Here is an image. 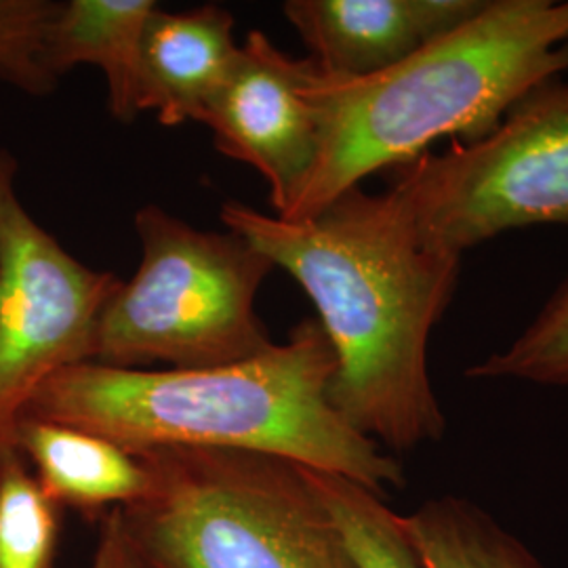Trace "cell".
Returning <instances> with one entry per match:
<instances>
[{
  "label": "cell",
  "instance_id": "6da1fadb",
  "mask_svg": "<svg viewBox=\"0 0 568 568\" xmlns=\"http://www.w3.org/2000/svg\"><path fill=\"white\" fill-rule=\"evenodd\" d=\"M222 222L291 274L316 307L335 354L328 400L347 426L386 453L445 436L427 345L462 257L427 246L392 187H352L305 222L230 201Z\"/></svg>",
  "mask_w": 568,
  "mask_h": 568
},
{
  "label": "cell",
  "instance_id": "7a4b0ae2",
  "mask_svg": "<svg viewBox=\"0 0 568 568\" xmlns=\"http://www.w3.org/2000/svg\"><path fill=\"white\" fill-rule=\"evenodd\" d=\"M335 354L318 321L241 363L121 368L81 363L42 384L21 417L81 427L126 450L222 448L337 474L386 495L400 462L347 426L328 400Z\"/></svg>",
  "mask_w": 568,
  "mask_h": 568
},
{
  "label": "cell",
  "instance_id": "3957f363",
  "mask_svg": "<svg viewBox=\"0 0 568 568\" xmlns=\"http://www.w3.org/2000/svg\"><path fill=\"white\" fill-rule=\"evenodd\" d=\"M318 65V63H316ZM568 72V0H488L462 28L366 79L318 68L310 100L318 159L286 222H305L382 169L440 138H487L511 105Z\"/></svg>",
  "mask_w": 568,
  "mask_h": 568
},
{
  "label": "cell",
  "instance_id": "277c9868",
  "mask_svg": "<svg viewBox=\"0 0 568 568\" xmlns=\"http://www.w3.org/2000/svg\"><path fill=\"white\" fill-rule=\"evenodd\" d=\"M154 490L121 509L148 568H356L304 467L222 448L140 453Z\"/></svg>",
  "mask_w": 568,
  "mask_h": 568
},
{
  "label": "cell",
  "instance_id": "5b68a950",
  "mask_svg": "<svg viewBox=\"0 0 568 568\" xmlns=\"http://www.w3.org/2000/svg\"><path fill=\"white\" fill-rule=\"evenodd\" d=\"M142 260L103 305L93 361L121 368H204L253 358L274 344L257 293L276 270L236 232L185 224L163 206L135 213Z\"/></svg>",
  "mask_w": 568,
  "mask_h": 568
},
{
  "label": "cell",
  "instance_id": "8992f818",
  "mask_svg": "<svg viewBox=\"0 0 568 568\" xmlns=\"http://www.w3.org/2000/svg\"><path fill=\"white\" fill-rule=\"evenodd\" d=\"M394 173L422 241L459 257L514 227L568 222V79L532 89L487 138Z\"/></svg>",
  "mask_w": 568,
  "mask_h": 568
},
{
  "label": "cell",
  "instance_id": "52a82bcc",
  "mask_svg": "<svg viewBox=\"0 0 568 568\" xmlns=\"http://www.w3.org/2000/svg\"><path fill=\"white\" fill-rule=\"evenodd\" d=\"M122 278L70 255L18 194V161L0 148V445L61 368L93 361L95 326Z\"/></svg>",
  "mask_w": 568,
  "mask_h": 568
},
{
  "label": "cell",
  "instance_id": "ba28073f",
  "mask_svg": "<svg viewBox=\"0 0 568 568\" xmlns=\"http://www.w3.org/2000/svg\"><path fill=\"white\" fill-rule=\"evenodd\" d=\"M316 70L312 58L295 60L265 32L251 30L204 112L215 148L267 182L276 217H286L300 201L318 159V121L310 100Z\"/></svg>",
  "mask_w": 568,
  "mask_h": 568
},
{
  "label": "cell",
  "instance_id": "9c48e42d",
  "mask_svg": "<svg viewBox=\"0 0 568 568\" xmlns=\"http://www.w3.org/2000/svg\"><path fill=\"white\" fill-rule=\"evenodd\" d=\"M488 0H288L284 18L326 77L366 79L476 18Z\"/></svg>",
  "mask_w": 568,
  "mask_h": 568
},
{
  "label": "cell",
  "instance_id": "30bf717a",
  "mask_svg": "<svg viewBox=\"0 0 568 568\" xmlns=\"http://www.w3.org/2000/svg\"><path fill=\"white\" fill-rule=\"evenodd\" d=\"M234 26V16L213 2L185 11L156 7L140 49V114L154 112L164 126L203 122L239 58Z\"/></svg>",
  "mask_w": 568,
  "mask_h": 568
},
{
  "label": "cell",
  "instance_id": "8fae6325",
  "mask_svg": "<svg viewBox=\"0 0 568 568\" xmlns=\"http://www.w3.org/2000/svg\"><path fill=\"white\" fill-rule=\"evenodd\" d=\"M16 445L47 497L89 520L142 501L156 485L143 455L81 427L23 415Z\"/></svg>",
  "mask_w": 568,
  "mask_h": 568
},
{
  "label": "cell",
  "instance_id": "7c38bea8",
  "mask_svg": "<svg viewBox=\"0 0 568 568\" xmlns=\"http://www.w3.org/2000/svg\"><path fill=\"white\" fill-rule=\"evenodd\" d=\"M154 0H70L49 23L42 63L60 81L77 65H98L108 84V108L121 122L135 121L143 30Z\"/></svg>",
  "mask_w": 568,
  "mask_h": 568
},
{
  "label": "cell",
  "instance_id": "4fadbf2b",
  "mask_svg": "<svg viewBox=\"0 0 568 568\" xmlns=\"http://www.w3.org/2000/svg\"><path fill=\"white\" fill-rule=\"evenodd\" d=\"M400 525L422 568H546L514 532L466 497H432L400 516Z\"/></svg>",
  "mask_w": 568,
  "mask_h": 568
},
{
  "label": "cell",
  "instance_id": "5bb4252c",
  "mask_svg": "<svg viewBox=\"0 0 568 568\" xmlns=\"http://www.w3.org/2000/svg\"><path fill=\"white\" fill-rule=\"evenodd\" d=\"M63 509L13 443L0 445V568H55Z\"/></svg>",
  "mask_w": 568,
  "mask_h": 568
},
{
  "label": "cell",
  "instance_id": "9a60e30c",
  "mask_svg": "<svg viewBox=\"0 0 568 568\" xmlns=\"http://www.w3.org/2000/svg\"><path fill=\"white\" fill-rule=\"evenodd\" d=\"M305 478L344 535L356 568H422L384 495L347 480L304 467Z\"/></svg>",
  "mask_w": 568,
  "mask_h": 568
},
{
  "label": "cell",
  "instance_id": "2e32d148",
  "mask_svg": "<svg viewBox=\"0 0 568 568\" xmlns=\"http://www.w3.org/2000/svg\"><path fill=\"white\" fill-rule=\"evenodd\" d=\"M466 375L471 379L568 386V278L516 342L467 368Z\"/></svg>",
  "mask_w": 568,
  "mask_h": 568
},
{
  "label": "cell",
  "instance_id": "e0dca14e",
  "mask_svg": "<svg viewBox=\"0 0 568 568\" xmlns=\"http://www.w3.org/2000/svg\"><path fill=\"white\" fill-rule=\"evenodd\" d=\"M60 2L51 0H0V81L26 95L44 98L58 82L42 63L49 23Z\"/></svg>",
  "mask_w": 568,
  "mask_h": 568
},
{
  "label": "cell",
  "instance_id": "ac0fdd59",
  "mask_svg": "<svg viewBox=\"0 0 568 568\" xmlns=\"http://www.w3.org/2000/svg\"><path fill=\"white\" fill-rule=\"evenodd\" d=\"M98 525V544L89 568H148L124 530L121 509L110 511Z\"/></svg>",
  "mask_w": 568,
  "mask_h": 568
}]
</instances>
